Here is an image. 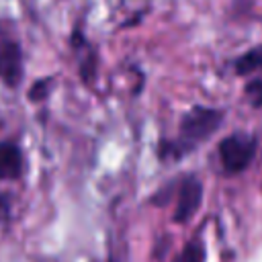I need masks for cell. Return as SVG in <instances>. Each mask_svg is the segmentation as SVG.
Returning a JSON list of instances; mask_svg holds the SVG:
<instances>
[{
  "label": "cell",
  "mask_w": 262,
  "mask_h": 262,
  "mask_svg": "<svg viewBox=\"0 0 262 262\" xmlns=\"http://www.w3.org/2000/svg\"><path fill=\"white\" fill-rule=\"evenodd\" d=\"M223 113L209 106H192L180 119V135L176 141H168L162 145L164 158H182L196 143L209 139L221 125Z\"/></svg>",
  "instance_id": "cell-1"
},
{
  "label": "cell",
  "mask_w": 262,
  "mask_h": 262,
  "mask_svg": "<svg viewBox=\"0 0 262 262\" xmlns=\"http://www.w3.org/2000/svg\"><path fill=\"white\" fill-rule=\"evenodd\" d=\"M256 137L248 133H231L219 143V158L227 174H237L250 166L256 156Z\"/></svg>",
  "instance_id": "cell-2"
},
{
  "label": "cell",
  "mask_w": 262,
  "mask_h": 262,
  "mask_svg": "<svg viewBox=\"0 0 262 262\" xmlns=\"http://www.w3.org/2000/svg\"><path fill=\"white\" fill-rule=\"evenodd\" d=\"M203 201V184L196 176H186L178 190V205L174 211L176 223H186L201 207Z\"/></svg>",
  "instance_id": "cell-3"
},
{
  "label": "cell",
  "mask_w": 262,
  "mask_h": 262,
  "mask_svg": "<svg viewBox=\"0 0 262 262\" xmlns=\"http://www.w3.org/2000/svg\"><path fill=\"white\" fill-rule=\"evenodd\" d=\"M0 78L6 86H16L23 78V55L14 41H0Z\"/></svg>",
  "instance_id": "cell-4"
},
{
  "label": "cell",
  "mask_w": 262,
  "mask_h": 262,
  "mask_svg": "<svg viewBox=\"0 0 262 262\" xmlns=\"http://www.w3.org/2000/svg\"><path fill=\"white\" fill-rule=\"evenodd\" d=\"M23 172V156L20 149L10 143L2 141L0 143V178H18Z\"/></svg>",
  "instance_id": "cell-5"
},
{
  "label": "cell",
  "mask_w": 262,
  "mask_h": 262,
  "mask_svg": "<svg viewBox=\"0 0 262 262\" xmlns=\"http://www.w3.org/2000/svg\"><path fill=\"white\" fill-rule=\"evenodd\" d=\"M233 66H235V72L239 76H246V74H252L256 70H262V45H256L250 51H246L244 55H239Z\"/></svg>",
  "instance_id": "cell-6"
},
{
  "label": "cell",
  "mask_w": 262,
  "mask_h": 262,
  "mask_svg": "<svg viewBox=\"0 0 262 262\" xmlns=\"http://www.w3.org/2000/svg\"><path fill=\"white\" fill-rule=\"evenodd\" d=\"M178 262H205V248H203V244H201V242L188 244V246L182 250Z\"/></svg>",
  "instance_id": "cell-7"
},
{
  "label": "cell",
  "mask_w": 262,
  "mask_h": 262,
  "mask_svg": "<svg viewBox=\"0 0 262 262\" xmlns=\"http://www.w3.org/2000/svg\"><path fill=\"white\" fill-rule=\"evenodd\" d=\"M244 94L254 106H262V78H254L244 86Z\"/></svg>",
  "instance_id": "cell-8"
},
{
  "label": "cell",
  "mask_w": 262,
  "mask_h": 262,
  "mask_svg": "<svg viewBox=\"0 0 262 262\" xmlns=\"http://www.w3.org/2000/svg\"><path fill=\"white\" fill-rule=\"evenodd\" d=\"M47 88H49V82L47 80H39L33 88H31V98L33 100H39V98H45L47 94Z\"/></svg>",
  "instance_id": "cell-9"
}]
</instances>
